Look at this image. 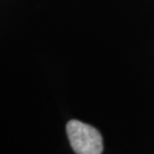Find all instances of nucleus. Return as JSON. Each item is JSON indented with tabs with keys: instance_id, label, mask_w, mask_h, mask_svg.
Listing matches in <instances>:
<instances>
[{
	"instance_id": "1",
	"label": "nucleus",
	"mask_w": 154,
	"mask_h": 154,
	"mask_svg": "<svg viewBox=\"0 0 154 154\" xmlns=\"http://www.w3.org/2000/svg\"><path fill=\"white\" fill-rule=\"evenodd\" d=\"M66 134L75 154L103 153V138L95 127L79 120H70L66 125Z\"/></svg>"
}]
</instances>
